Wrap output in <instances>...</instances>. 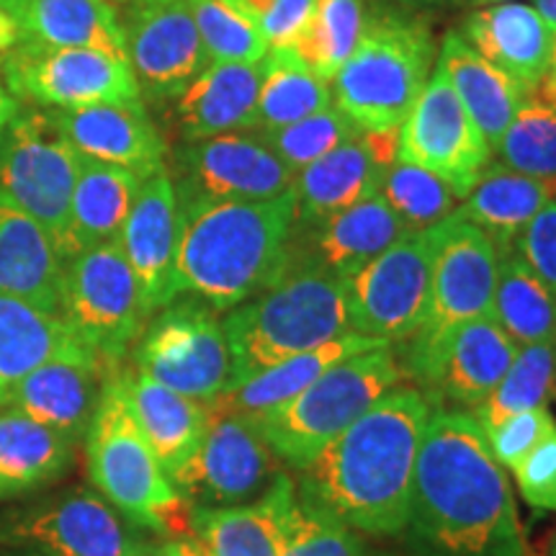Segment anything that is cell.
Instances as JSON below:
<instances>
[{"mask_svg":"<svg viewBox=\"0 0 556 556\" xmlns=\"http://www.w3.org/2000/svg\"><path fill=\"white\" fill-rule=\"evenodd\" d=\"M430 299L422 328L409 340H433L469 319L492 317L500 253L462 214L430 227Z\"/></svg>","mask_w":556,"mask_h":556,"instance_id":"cell-16","label":"cell"},{"mask_svg":"<svg viewBox=\"0 0 556 556\" xmlns=\"http://www.w3.org/2000/svg\"><path fill=\"white\" fill-rule=\"evenodd\" d=\"M124 392H127L131 415L139 430L155 451L165 475L173 477L197 454L206 430V405L173 392L170 387L144 377L131 368L122 371Z\"/></svg>","mask_w":556,"mask_h":556,"instance_id":"cell-28","label":"cell"},{"mask_svg":"<svg viewBox=\"0 0 556 556\" xmlns=\"http://www.w3.org/2000/svg\"><path fill=\"white\" fill-rule=\"evenodd\" d=\"M227 3L232 5V9H238L242 16H248L250 21H255V24L261 26V21L266 16V11L270 9L274 0H227Z\"/></svg>","mask_w":556,"mask_h":556,"instance_id":"cell-55","label":"cell"},{"mask_svg":"<svg viewBox=\"0 0 556 556\" xmlns=\"http://www.w3.org/2000/svg\"><path fill=\"white\" fill-rule=\"evenodd\" d=\"M18 106L21 101L11 93L9 86H5V80L0 78V137H3V131L9 127V122L13 119V114H16Z\"/></svg>","mask_w":556,"mask_h":556,"instance_id":"cell-54","label":"cell"},{"mask_svg":"<svg viewBox=\"0 0 556 556\" xmlns=\"http://www.w3.org/2000/svg\"><path fill=\"white\" fill-rule=\"evenodd\" d=\"M178 193L176 291L229 312L268 289L289 268L299 222L294 191L276 199H214Z\"/></svg>","mask_w":556,"mask_h":556,"instance_id":"cell-3","label":"cell"},{"mask_svg":"<svg viewBox=\"0 0 556 556\" xmlns=\"http://www.w3.org/2000/svg\"><path fill=\"white\" fill-rule=\"evenodd\" d=\"M78 443L0 405V500L50 490L75 467Z\"/></svg>","mask_w":556,"mask_h":556,"instance_id":"cell-29","label":"cell"},{"mask_svg":"<svg viewBox=\"0 0 556 556\" xmlns=\"http://www.w3.org/2000/svg\"><path fill=\"white\" fill-rule=\"evenodd\" d=\"M358 127L343 111L325 109L319 114H312L307 119L287 124V127L263 131V142L276 152L291 170L299 173L307 165L317 163L351 137L358 135Z\"/></svg>","mask_w":556,"mask_h":556,"instance_id":"cell-44","label":"cell"},{"mask_svg":"<svg viewBox=\"0 0 556 556\" xmlns=\"http://www.w3.org/2000/svg\"><path fill=\"white\" fill-rule=\"evenodd\" d=\"M492 319L516 345L556 340V302L518 250L500 255Z\"/></svg>","mask_w":556,"mask_h":556,"instance_id":"cell-37","label":"cell"},{"mask_svg":"<svg viewBox=\"0 0 556 556\" xmlns=\"http://www.w3.org/2000/svg\"><path fill=\"white\" fill-rule=\"evenodd\" d=\"M402 533L413 556H528L510 482L471 415H430Z\"/></svg>","mask_w":556,"mask_h":556,"instance_id":"cell-1","label":"cell"},{"mask_svg":"<svg viewBox=\"0 0 556 556\" xmlns=\"http://www.w3.org/2000/svg\"><path fill=\"white\" fill-rule=\"evenodd\" d=\"M88 351L60 312L0 294V394L54 358Z\"/></svg>","mask_w":556,"mask_h":556,"instance_id":"cell-35","label":"cell"},{"mask_svg":"<svg viewBox=\"0 0 556 556\" xmlns=\"http://www.w3.org/2000/svg\"><path fill=\"white\" fill-rule=\"evenodd\" d=\"M165 556H212L208 548L201 544L197 536H184V539H170L163 544Z\"/></svg>","mask_w":556,"mask_h":556,"instance_id":"cell-52","label":"cell"},{"mask_svg":"<svg viewBox=\"0 0 556 556\" xmlns=\"http://www.w3.org/2000/svg\"><path fill=\"white\" fill-rule=\"evenodd\" d=\"M60 315L111 374L122 371L148 315L119 238L83 250L65 263Z\"/></svg>","mask_w":556,"mask_h":556,"instance_id":"cell-8","label":"cell"},{"mask_svg":"<svg viewBox=\"0 0 556 556\" xmlns=\"http://www.w3.org/2000/svg\"><path fill=\"white\" fill-rule=\"evenodd\" d=\"M52 122L83 157L119 165L139 178L165 170V139L142 101L50 111Z\"/></svg>","mask_w":556,"mask_h":556,"instance_id":"cell-22","label":"cell"},{"mask_svg":"<svg viewBox=\"0 0 556 556\" xmlns=\"http://www.w3.org/2000/svg\"><path fill=\"white\" fill-rule=\"evenodd\" d=\"M361 142L379 168L389 170L400 160V129H371L361 131Z\"/></svg>","mask_w":556,"mask_h":556,"instance_id":"cell-50","label":"cell"},{"mask_svg":"<svg viewBox=\"0 0 556 556\" xmlns=\"http://www.w3.org/2000/svg\"><path fill=\"white\" fill-rule=\"evenodd\" d=\"M21 45L99 50L127 60V34L109 0H29L16 16Z\"/></svg>","mask_w":556,"mask_h":556,"instance_id":"cell-31","label":"cell"},{"mask_svg":"<svg viewBox=\"0 0 556 556\" xmlns=\"http://www.w3.org/2000/svg\"><path fill=\"white\" fill-rule=\"evenodd\" d=\"M0 78L21 103L39 109H86L142 101L129 60L99 50H41L18 45L0 62Z\"/></svg>","mask_w":556,"mask_h":556,"instance_id":"cell-15","label":"cell"},{"mask_svg":"<svg viewBox=\"0 0 556 556\" xmlns=\"http://www.w3.org/2000/svg\"><path fill=\"white\" fill-rule=\"evenodd\" d=\"M523 500L536 510L556 513V433L513 469Z\"/></svg>","mask_w":556,"mask_h":556,"instance_id":"cell-48","label":"cell"},{"mask_svg":"<svg viewBox=\"0 0 556 556\" xmlns=\"http://www.w3.org/2000/svg\"><path fill=\"white\" fill-rule=\"evenodd\" d=\"M471 3H490V5H497V3H518V0H471Z\"/></svg>","mask_w":556,"mask_h":556,"instance_id":"cell-61","label":"cell"},{"mask_svg":"<svg viewBox=\"0 0 556 556\" xmlns=\"http://www.w3.org/2000/svg\"><path fill=\"white\" fill-rule=\"evenodd\" d=\"M65 261L37 219L0 199V294L60 312Z\"/></svg>","mask_w":556,"mask_h":556,"instance_id":"cell-26","label":"cell"},{"mask_svg":"<svg viewBox=\"0 0 556 556\" xmlns=\"http://www.w3.org/2000/svg\"><path fill=\"white\" fill-rule=\"evenodd\" d=\"M513 250H518L556 302V199L531 219Z\"/></svg>","mask_w":556,"mask_h":556,"instance_id":"cell-47","label":"cell"},{"mask_svg":"<svg viewBox=\"0 0 556 556\" xmlns=\"http://www.w3.org/2000/svg\"><path fill=\"white\" fill-rule=\"evenodd\" d=\"M283 556H379L351 526L317 510L315 505L294 500L287 520Z\"/></svg>","mask_w":556,"mask_h":556,"instance_id":"cell-45","label":"cell"},{"mask_svg":"<svg viewBox=\"0 0 556 556\" xmlns=\"http://www.w3.org/2000/svg\"><path fill=\"white\" fill-rule=\"evenodd\" d=\"M490 152L482 131L451 88L446 70L438 65L402 124L400 160L435 173L467 199L490 163Z\"/></svg>","mask_w":556,"mask_h":556,"instance_id":"cell-17","label":"cell"},{"mask_svg":"<svg viewBox=\"0 0 556 556\" xmlns=\"http://www.w3.org/2000/svg\"><path fill=\"white\" fill-rule=\"evenodd\" d=\"M554 199L556 184L523 176L505 165H486L456 214L482 229L497 253L505 255L516 248L531 219Z\"/></svg>","mask_w":556,"mask_h":556,"instance_id":"cell-34","label":"cell"},{"mask_svg":"<svg viewBox=\"0 0 556 556\" xmlns=\"http://www.w3.org/2000/svg\"><path fill=\"white\" fill-rule=\"evenodd\" d=\"M150 544L144 528L88 486H67L0 516V546L50 556H135Z\"/></svg>","mask_w":556,"mask_h":556,"instance_id":"cell-11","label":"cell"},{"mask_svg":"<svg viewBox=\"0 0 556 556\" xmlns=\"http://www.w3.org/2000/svg\"><path fill=\"white\" fill-rule=\"evenodd\" d=\"M464 39L526 90L536 88L552 65L554 31L531 5L497 3L469 13Z\"/></svg>","mask_w":556,"mask_h":556,"instance_id":"cell-25","label":"cell"},{"mask_svg":"<svg viewBox=\"0 0 556 556\" xmlns=\"http://www.w3.org/2000/svg\"><path fill=\"white\" fill-rule=\"evenodd\" d=\"M533 93L539 96L541 101H546L548 106L556 109V31H554V45H552V65H548V73L539 80V86L533 88Z\"/></svg>","mask_w":556,"mask_h":556,"instance_id":"cell-53","label":"cell"},{"mask_svg":"<svg viewBox=\"0 0 556 556\" xmlns=\"http://www.w3.org/2000/svg\"><path fill=\"white\" fill-rule=\"evenodd\" d=\"M178 168L184 178L176 191L248 201L281 197L296 176L263 139L235 131L189 142L178 152Z\"/></svg>","mask_w":556,"mask_h":556,"instance_id":"cell-19","label":"cell"},{"mask_svg":"<svg viewBox=\"0 0 556 556\" xmlns=\"http://www.w3.org/2000/svg\"><path fill=\"white\" fill-rule=\"evenodd\" d=\"M379 193L409 232H422V229L441 225L456 212L462 201L454 186L441 176L405 160H397L387 170Z\"/></svg>","mask_w":556,"mask_h":556,"instance_id":"cell-41","label":"cell"},{"mask_svg":"<svg viewBox=\"0 0 556 556\" xmlns=\"http://www.w3.org/2000/svg\"><path fill=\"white\" fill-rule=\"evenodd\" d=\"M317 0H274L261 21L268 50H294L302 34L309 29Z\"/></svg>","mask_w":556,"mask_h":556,"instance_id":"cell-49","label":"cell"},{"mask_svg":"<svg viewBox=\"0 0 556 556\" xmlns=\"http://www.w3.org/2000/svg\"><path fill=\"white\" fill-rule=\"evenodd\" d=\"M26 3H29V0H0V5H3V9H5V11H9L13 18H16V16H18V13H21V9H24V5H26Z\"/></svg>","mask_w":556,"mask_h":556,"instance_id":"cell-58","label":"cell"},{"mask_svg":"<svg viewBox=\"0 0 556 556\" xmlns=\"http://www.w3.org/2000/svg\"><path fill=\"white\" fill-rule=\"evenodd\" d=\"M552 397H556V340L518 345L503 381L471 417L484 430L526 409L548 407Z\"/></svg>","mask_w":556,"mask_h":556,"instance_id":"cell-39","label":"cell"},{"mask_svg":"<svg viewBox=\"0 0 556 556\" xmlns=\"http://www.w3.org/2000/svg\"><path fill=\"white\" fill-rule=\"evenodd\" d=\"M364 29V0H317L309 29L294 45V54L319 78L332 80L358 47Z\"/></svg>","mask_w":556,"mask_h":556,"instance_id":"cell-40","label":"cell"},{"mask_svg":"<svg viewBox=\"0 0 556 556\" xmlns=\"http://www.w3.org/2000/svg\"><path fill=\"white\" fill-rule=\"evenodd\" d=\"M435 60V41L420 18L397 13L366 16L358 47L338 70V111L361 131L400 129L422 93Z\"/></svg>","mask_w":556,"mask_h":556,"instance_id":"cell-6","label":"cell"},{"mask_svg":"<svg viewBox=\"0 0 556 556\" xmlns=\"http://www.w3.org/2000/svg\"><path fill=\"white\" fill-rule=\"evenodd\" d=\"M122 371L109 377L83 441L90 484L144 531L176 539L191 536L193 507L178 495L176 484L139 430L124 392Z\"/></svg>","mask_w":556,"mask_h":556,"instance_id":"cell-5","label":"cell"},{"mask_svg":"<svg viewBox=\"0 0 556 556\" xmlns=\"http://www.w3.org/2000/svg\"><path fill=\"white\" fill-rule=\"evenodd\" d=\"M109 3H122V5H139L142 0H109Z\"/></svg>","mask_w":556,"mask_h":556,"instance_id":"cell-63","label":"cell"},{"mask_svg":"<svg viewBox=\"0 0 556 556\" xmlns=\"http://www.w3.org/2000/svg\"><path fill=\"white\" fill-rule=\"evenodd\" d=\"M430 415L415 387H394L299 471L296 497L353 531L400 536Z\"/></svg>","mask_w":556,"mask_h":556,"instance_id":"cell-2","label":"cell"},{"mask_svg":"<svg viewBox=\"0 0 556 556\" xmlns=\"http://www.w3.org/2000/svg\"><path fill=\"white\" fill-rule=\"evenodd\" d=\"M208 62H261L268 54L261 26L227 0H189Z\"/></svg>","mask_w":556,"mask_h":556,"instance_id":"cell-43","label":"cell"},{"mask_svg":"<svg viewBox=\"0 0 556 556\" xmlns=\"http://www.w3.org/2000/svg\"><path fill=\"white\" fill-rule=\"evenodd\" d=\"M296 484L281 475L258 500L229 507H193L191 536L212 556H283Z\"/></svg>","mask_w":556,"mask_h":556,"instance_id":"cell-24","label":"cell"},{"mask_svg":"<svg viewBox=\"0 0 556 556\" xmlns=\"http://www.w3.org/2000/svg\"><path fill=\"white\" fill-rule=\"evenodd\" d=\"M430 229L405 232L343 281L351 332L394 345L422 328L430 299Z\"/></svg>","mask_w":556,"mask_h":556,"instance_id":"cell-13","label":"cell"},{"mask_svg":"<svg viewBox=\"0 0 556 556\" xmlns=\"http://www.w3.org/2000/svg\"><path fill=\"white\" fill-rule=\"evenodd\" d=\"M178 193L165 170L144 178L135 204L124 222L119 242L135 270L139 299L148 319L176 302V255H178Z\"/></svg>","mask_w":556,"mask_h":556,"instance_id":"cell-20","label":"cell"},{"mask_svg":"<svg viewBox=\"0 0 556 556\" xmlns=\"http://www.w3.org/2000/svg\"><path fill=\"white\" fill-rule=\"evenodd\" d=\"M142 3H189V0H142Z\"/></svg>","mask_w":556,"mask_h":556,"instance_id":"cell-62","label":"cell"},{"mask_svg":"<svg viewBox=\"0 0 556 556\" xmlns=\"http://www.w3.org/2000/svg\"><path fill=\"white\" fill-rule=\"evenodd\" d=\"M438 65L446 70L451 88L456 90L458 101L464 103L471 122L482 131L486 144L497 150L507 124L513 122L520 103L533 90H526L503 70L479 58L464 39V34L458 31H448L443 37Z\"/></svg>","mask_w":556,"mask_h":556,"instance_id":"cell-32","label":"cell"},{"mask_svg":"<svg viewBox=\"0 0 556 556\" xmlns=\"http://www.w3.org/2000/svg\"><path fill=\"white\" fill-rule=\"evenodd\" d=\"M21 45V29L18 21L11 16L9 11L0 5V62H3L9 54Z\"/></svg>","mask_w":556,"mask_h":556,"instance_id":"cell-51","label":"cell"},{"mask_svg":"<svg viewBox=\"0 0 556 556\" xmlns=\"http://www.w3.org/2000/svg\"><path fill=\"white\" fill-rule=\"evenodd\" d=\"M402 371L433 413L475 415L516 358L518 345L492 317L469 319L433 340H407Z\"/></svg>","mask_w":556,"mask_h":556,"instance_id":"cell-12","label":"cell"},{"mask_svg":"<svg viewBox=\"0 0 556 556\" xmlns=\"http://www.w3.org/2000/svg\"><path fill=\"white\" fill-rule=\"evenodd\" d=\"M83 155L50 111L21 103L0 137V199L39 222L60 250Z\"/></svg>","mask_w":556,"mask_h":556,"instance_id":"cell-10","label":"cell"},{"mask_svg":"<svg viewBox=\"0 0 556 556\" xmlns=\"http://www.w3.org/2000/svg\"><path fill=\"white\" fill-rule=\"evenodd\" d=\"M232 358L229 389L253 374L351 332L343 281L315 261L289 268L248 302L222 317Z\"/></svg>","mask_w":556,"mask_h":556,"instance_id":"cell-4","label":"cell"},{"mask_svg":"<svg viewBox=\"0 0 556 556\" xmlns=\"http://www.w3.org/2000/svg\"><path fill=\"white\" fill-rule=\"evenodd\" d=\"M0 556H50V554L31 552V548H9V546H0Z\"/></svg>","mask_w":556,"mask_h":556,"instance_id":"cell-57","label":"cell"},{"mask_svg":"<svg viewBox=\"0 0 556 556\" xmlns=\"http://www.w3.org/2000/svg\"><path fill=\"white\" fill-rule=\"evenodd\" d=\"M409 229L392 212L384 197L358 201L319 225L315 240V263L332 276L348 278L394 245Z\"/></svg>","mask_w":556,"mask_h":556,"instance_id":"cell-36","label":"cell"},{"mask_svg":"<svg viewBox=\"0 0 556 556\" xmlns=\"http://www.w3.org/2000/svg\"><path fill=\"white\" fill-rule=\"evenodd\" d=\"M124 34L127 60L148 99H178L208 65L189 3H139Z\"/></svg>","mask_w":556,"mask_h":556,"instance_id":"cell-18","label":"cell"},{"mask_svg":"<svg viewBox=\"0 0 556 556\" xmlns=\"http://www.w3.org/2000/svg\"><path fill=\"white\" fill-rule=\"evenodd\" d=\"M111 371L90 351L54 358L0 394V405L18 409L78 446L99 409Z\"/></svg>","mask_w":556,"mask_h":556,"instance_id":"cell-21","label":"cell"},{"mask_svg":"<svg viewBox=\"0 0 556 556\" xmlns=\"http://www.w3.org/2000/svg\"><path fill=\"white\" fill-rule=\"evenodd\" d=\"M482 433L500 467L513 471L533 448H539L548 435L556 433V420L548 407H536L505 417L495 426L484 428Z\"/></svg>","mask_w":556,"mask_h":556,"instance_id":"cell-46","label":"cell"},{"mask_svg":"<svg viewBox=\"0 0 556 556\" xmlns=\"http://www.w3.org/2000/svg\"><path fill=\"white\" fill-rule=\"evenodd\" d=\"M394 3H405V5H426V3H443V0H394Z\"/></svg>","mask_w":556,"mask_h":556,"instance_id":"cell-60","label":"cell"},{"mask_svg":"<svg viewBox=\"0 0 556 556\" xmlns=\"http://www.w3.org/2000/svg\"><path fill=\"white\" fill-rule=\"evenodd\" d=\"M548 556H556V533H554V539H552V548H548Z\"/></svg>","mask_w":556,"mask_h":556,"instance_id":"cell-64","label":"cell"},{"mask_svg":"<svg viewBox=\"0 0 556 556\" xmlns=\"http://www.w3.org/2000/svg\"><path fill=\"white\" fill-rule=\"evenodd\" d=\"M505 168L556 184V109L528 93L497 144Z\"/></svg>","mask_w":556,"mask_h":556,"instance_id":"cell-42","label":"cell"},{"mask_svg":"<svg viewBox=\"0 0 556 556\" xmlns=\"http://www.w3.org/2000/svg\"><path fill=\"white\" fill-rule=\"evenodd\" d=\"M384 176L387 170L374 163L361 137H351L294 176L291 191L296 197L299 219L323 225L358 201L377 197Z\"/></svg>","mask_w":556,"mask_h":556,"instance_id":"cell-33","label":"cell"},{"mask_svg":"<svg viewBox=\"0 0 556 556\" xmlns=\"http://www.w3.org/2000/svg\"><path fill=\"white\" fill-rule=\"evenodd\" d=\"M384 345H389L384 340L358 336V332H345V336L330 340V343L296 353V356L281 361V364L270 368H263V371L253 374L242 384L227 389L214 402L242 415L255 426V422H261L274 409L287 405L296 394H302L309 384H315L328 368L338 366L340 361Z\"/></svg>","mask_w":556,"mask_h":556,"instance_id":"cell-27","label":"cell"},{"mask_svg":"<svg viewBox=\"0 0 556 556\" xmlns=\"http://www.w3.org/2000/svg\"><path fill=\"white\" fill-rule=\"evenodd\" d=\"M135 371L208 405L229 389L232 358L217 309L201 299H176L155 312L131 348Z\"/></svg>","mask_w":556,"mask_h":556,"instance_id":"cell-9","label":"cell"},{"mask_svg":"<svg viewBox=\"0 0 556 556\" xmlns=\"http://www.w3.org/2000/svg\"><path fill=\"white\" fill-rule=\"evenodd\" d=\"M405 371L392 345L340 361L315 384L255 422L278 462L302 471L374 402L402 384Z\"/></svg>","mask_w":556,"mask_h":556,"instance_id":"cell-7","label":"cell"},{"mask_svg":"<svg viewBox=\"0 0 556 556\" xmlns=\"http://www.w3.org/2000/svg\"><path fill=\"white\" fill-rule=\"evenodd\" d=\"M142 178L119 165L83 157L70 204L67 229L62 235V261L75 258L83 250L116 240L122 235Z\"/></svg>","mask_w":556,"mask_h":556,"instance_id":"cell-30","label":"cell"},{"mask_svg":"<svg viewBox=\"0 0 556 556\" xmlns=\"http://www.w3.org/2000/svg\"><path fill=\"white\" fill-rule=\"evenodd\" d=\"M135 556H165V548H163V544H150L142 548V552H137Z\"/></svg>","mask_w":556,"mask_h":556,"instance_id":"cell-59","label":"cell"},{"mask_svg":"<svg viewBox=\"0 0 556 556\" xmlns=\"http://www.w3.org/2000/svg\"><path fill=\"white\" fill-rule=\"evenodd\" d=\"M261 83V62H208L176 103L180 137L186 144L255 127Z\"/></svg>","mask_w":556,"mask_h":556,"instance_id":"cell-23","label":"cell"},{"mask_svg":"<svg viewBox=\"0 0 556 556\" xmlns=\"http://www.w3.org/2000/svg\"><path fill=\"white\" fill-rule=\"evenodd\" d=\"M258 96V124L263 131L287 127L332 106L328 80L296 58L294 50H268Z\"/></svg>","mask_w":556,"mask_h":556,"instance_id":"cell-38","label":"cell"},{"mask_svg":"<svg viewBox=\"0 0 556 556\" xmlns=\"http://www.w3.org/2000/svg\"><path fill=\"white\" fill-rule=\"evenodd\" d=\"M276 462L253 422L208 402L204 438L173 484L191 507L245 505L266 495L281 477Z\"/></svg>","mask_w":556,"mask_h":556,"instance_id":"cell-14","label":"cell"},{"mask_svg":"<svg viewBox=\"0 0 556 556\" xmlns=\"http://www.w3.org/2000/svg\"><path fill=\"white\" fill-rule=\"evenodd\" d=\"M539 16L546 21V26L556 31V0H536Z\"/></svg>","mask_w":556,"mask_h":556,"instance_id":"cell-56","label":"cell"}]
</instances>
